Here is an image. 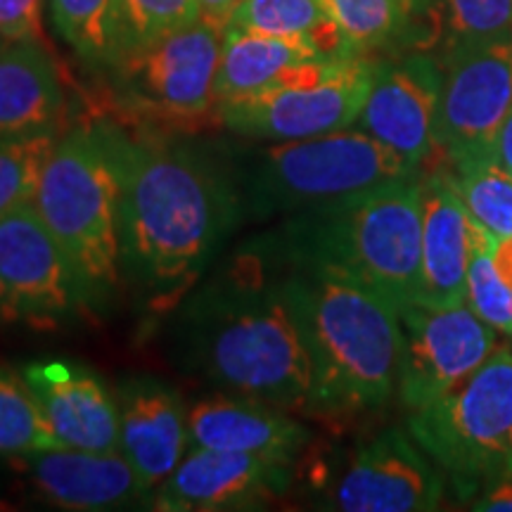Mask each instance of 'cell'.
Masks as SVG:
<instances>
[{"mask_svg": "<svg viewBox=\"0 0 512 512\" xmlns=\"http://www.w3.org/2000/svg\"><path fill=\"white\" fill-rule=\"evenodd\" d=\"M95 126L119 176L121 275L157 309L178 306L240 221L238 183L190 145Z\"/></svg>", "mask_w": 512, "mask_h": 512, "instance_id": "6da1fadb", "label": "cell"}, {"mask_svg": "<svg viewBox=\"0 0 512 512\" xmlns=\"http://www.w3.org/2000/svg\"><path fill=\"white\" fill-rule=\"evenodd\" d=\"M188 366L219 389L311 415V363L280 280L259 254L192 294L181 316Z\"/></svg>", "mask_w": 512, "mask_h": 512, "instance_id": "7a4b0ae2", "label": "cell"}, {"mask_svg": "<svg viewBox=\"0 0 512 512\" xmlns=\"http://www.w3.org/2000/svg\"><path fill=\"white\" fill-rule=\"evenodd\" d=\"M311 363V415L380 411L399 389L401 311L370 287L320 271L280 280Z\"/></svg>", "mask_w": 512, "mask_h": 512, "instance_id": "3957f363", "label": "cell"}, {"mask_svg": "<svg viewBox=\"0 0 512 512\" xmlns=\"http://www.w3.org/2000/svg\"><path fill=\"white\" fill-rule=\"evenodd\" d=\"M290 271H320L380 292L401 309L420 297L422 188L403 178L347 202L290 214L275 235Z\"/></svg>", "mask_w": 512, "mask_h": 512, "instance_id": "277c9868", "label": "cell"}, {"mask_svg": "<svg viewBox=\"0 0 512 512\" xmlns=\"http://www.w3.org/2000/svg\"><path fill=\"white\" fill-rule=\"evenodd\" d=\"M420 174L370 133L349 126L325 136L268 143L249 159L238 188L242 209L266 219L330 207Z\"/></svg>", "mask_w": 512, "mask_h": 512, "instance_id": "5b68a950", "label": "cell"}, {"mask_svg": "<svg viewBox=\"0 0 512 512\" xmlns=\"http://www.w3.org/2000/svg\"><path fill=\"white\" fill-rule=\"evenodd\" d=\"M31 204L88 292L119 283V176L98 126L57 138Z\"/></svg>", "mask_w": 512, "mask_h": 512, "instance_id": "8992f818", "label": "cell"}, {"mask_svg": "<svg viewBox=\"0 0 512 512\" xmlns=\"http://www.w3.org/2000/svg\"><path fill=\"white\" fill-rule=\"evenodd\" d=\"M406 430L458 501L512 475V351L498 347L458 387L408 413Z\"/></svg>", "mask_w": 512, "mask_h": 512, "instance_id": "52a82bcc", "label": "cell"}, {"mask_svg": "<svg viewBox=\"0 0 512 512\" xmlns=\"http://www.w3.org/2000/svg\"><path fill=\"white\" fill-rule=\"evenodd\" d=\"M223 29L200 19L155 41L126 50L112 62L128 105L164 121L216 117V72Z\"/></svg>", "mask_w": 512, "mask_h": 512, "instance_id": "ba28073f", "label": "cell"}, {"mask_svg": "<svg viewBox=\"0 0 512 512\" xmlns=\"http://www.w3.org/2000/svg\"><path fill=\"white\" fill-rule=\"evenodd\" d=\"M375 64L344 57L316 81L280 86L247 98L221 102L216 121L235 136L285 143L342 131L356 124L368 98Z\"/></svg>", "mask_w": 512, "mask_h": 512, "instance_id": "9c48e42d", "label": "cell"}, {"mask_svg": "<svg viewBox=\"0 0 512 512\" xmlns=\"http://www.w3.org/2000/svg\"><path fill=\"white\" fill-rule=\"evenodd\" d=\"M88 287L34 204L0 219V320L48 330L79 309Z\"/></svg>", "mask_w": 512, "mask_h": 512, "instance_id": "30bf717a", "label": "cell"}, {"mask_svg": "<svg viewBox=\"0 0 512 512\" xmlns=\"http://www.w3.org/2000/svg\"><path fill=\"white\" fill-rule=\"evenodd\" d=\"M434 157L448 166L489 155L512 110V36L484 46L444 50Z\"/></svg>", "mask_w": 512, "mask_h": 512, "instance_id": "8fae6325", "label": "cell"}, {"mask_svg": "<svg viewBox=\"0 0 512 512\" xmlns=\"http://www.w3.org/2000/svg\"><path fill=\"white\" fill-rule=\"evenodd\" d=\"M399 399L408 413L458 387L498 349V332L467 304L401 309Z\"/></svg>", "mask_w": 512, "mask_h": 512, "instance_id": "7c38bea8", "label": "cell"}, {"mask_svg": "<svg viewBox=\"0 0 512 512\" xmlns=\"http://www.w3.org/2000/svg\"><path fill=\"white\" fill-rule=\"evenodd\" d=\"M446 479L408 430L389 427L363 441L332 479L323 508L344 512L439 510Z\"/></svg>", "mask_w": 512, "mask_h": 512, "instance_id": "4fadbf2b", "label": "cell"}, {"mask_svg": "<svg viewBox=\"0 0 512 512\" xmlns=\"http://www.w3.org/2000/svg\"><path fill=\"white\" fill-rule=\"evenodd\" d=\"M297 463L256 453L190 448L152 494L164 512L259 510L278 503L294 482Z\"/></svg>", "mask_w": 512, "mask_h": 512, "instance_id": "5bb4252c", "label": "cell"}, {"mask_svg": "<svg viewBox=\"0 0 512 512\" xmlns=\"http://www.w3.org/2000/svg\"><path fill=\"white\" fill-rule=\"evenodd\" d=\"M441 76V62L425 53L377 62L354 126L422 171L434 157Z\"/></svg>", "mask_w": 512, "mask_h": 512, "instance_id": "9a60e30c", "label": "cell"}, {"mask_svg": "<svg viewBox=\"0 0 512 512\" xmlns=\"http://www.w3.org/2000/svg\"><path fill=\"white\" fill-rule=\"evenodd\" d=\"M119 448L145 496L155 494L190 451L188 408L174 387L155 377H133L117 392Z\"/></svg>", "mask_w": 512, "mask_h": 512, "instance_id": "2e32d148", "label": "cell"}, {"mask_svg": "<svg viewBox=\"0 0 512 512\" xmlns=\"http://www.w3.org/2000/svg\"><path fill=\"white\" fill-rule=\"evenodd\" d=\"M57 441L81 451H117L119 403L93 370L72 361L29 363L22 370Z\"/></svg>", "mask_w": 512, "mask_h": 512, "instance_id": "e0dca14e", "label": "cell"}, {"mask_svg": "<svg viewBox=\"0 0 512 512\" xmlns=\"http://www.w3.org/2000/svg\"><path fill=\"white\" fill-rule=\"evenodd\" d=\"M10 460L38 494L64 510H114L145 496L119 451L53 446L17 453Z\"/></svg>", "mask_w": 512, "mask_h": 512, "instance_id": "ac0fdd59", "label": "cell"}, {"mask_svg": "<svg viewBox=\"0 0 512 512\" xmlns=\"http://www.w3.org/2000/svg\"><path fill=\"white\" fill-rule=\"evenodd\" d=\"M190 448L235 451L299 463L311 444L309 427L290 411L247 394L221 392L188 408Z\"/></svg>", "mask_w": 512, "mask_h": 512, "instance_id": "d6986e66", "label": "cell"}, {"mask_svg": "<svg viewBox=\"0 0 512 512\" xmlns=\"http://www.w3.org/2000/svg\"><path fill=\"white\" fill-rule=\"evenodd\" d=\"M422 271L418 304H465L472 219L448 169L420 174Z\"/></svg>", "mask_w": 512, "mask_h": 512, "instance_id": "ffe728a7", "label": "cell"}, {"mask_svg": "<svg viewBox=\"0 0 512 512\" xmlns=\"http://www.w3.org/2000/svg\"><path fill=\"white\" fill-rule=\"evenodd\" d=\"M64 114V81L50 50L0 41V133L60 128Z\"/></svg>", "mask_w": 512, "mask_h": 512, "instance_id": "44dd1931", "label": "cell"}, {"mask_svg": "<svg viewBox=\"0 0 512 512\" xmlns=\"http://www.w3.org/2000/svg\"><path fill=\"white\" fill-rule=\"evenodd\" d=\"M313 60H332V57H325L304 38L226 29L214 83L216 107L228 100L290 86L299 79L304 64Z\"/></svg>", "mask_w": 512, "mask_h": 512, "instance_id": "7402d4cb", "label": "cell"}, {"mask_svg": "<svg viewBox=\"0 0 512 512\" xmlns=\"http://www.w3.org/2000/svg\"><path fill=\"white\" fill-rule=\"evenodd\" d=\"M226 29L304 38L332 60L361 57L351 53L347 41L339 34L328 12L323 10L320 0H240L235 10L230 12Z\"/></svg>", "mask_w": 512, "mask_h": 512, "instance_id": "603a6c76", "label": "cell"}, {"mask_svg": "<svg viewBox=\"0 0 512 512\" xmlns=\"http://www.w3.org/2000/svg\"><path fill=\"white\" fill-rule=\"evenodd\" d=\"M60 38L91 67H112L119 55L117 0H48Z\"/></svg>", "mask_w": 512, "mask_h": 512, "instance_id": "cb8c5ba5", "label": "cell"}, {"mask_svg": "<svg viewBox=\"0 0 512 512\" xmlns=\"http://www.w3.org/2000/svg\"><path fill=\"white\" fill-rule=\"evenodd\" d=\"M451 178L470 219L496 242L512 235V174L489 155L451 164Z\"/></svg>", "mask_w": 512, "mask_h": 512, "instance_id": "d4e9b609", "label": "cell"}, {"mask_svg": "<svg viewBox=\"0 0 512 512\" xmlns=\"http://www.w3.org/2000/svg\"><path fill=\"white\" fill-rule=\"evenodd\" d=\"M60 136V128L0 133V219L34 202L38 181Z\"/></svg>", "mask_w": 512, "mask_h": 512, "instance_id": "484cf974", "label": "cell"}, {"mask_svg": "<svg viewBox=\"0 0 512 512\" xmlns=\"http://www.w3.org/2000/svg\"><path fill=\"white\" fill-rule=\"evenodd\" d=\"M351 53L366 57L401 41L411 27V15L399 0H320Z\"/></svg>", "mask_w": 512, "mask_h": 512, "instance_id": "4316f807", "label": "cell"}, {"mask_svg": "<svg viewBox=\"0 0 512 512\" xmlns=\"http://www.w3.org/2000/svg\"><path fill=\"white\" fill-rule=\"evenodd\" d=\"M496 240L472 221L465 304L501 335L512 337V287L494 264Z\"/></svg>", "mask_w": 512, "mask_h": 512, "instance_id": "83f0119b", "label": "cell"}, {"mask_svg": "<svg viewBox=\"0 0 512 512\" xmlns=\"http://www.w3.org/2000/svg\"><path fill=\"white\" fill-rule=\"evenodd\" d=\"M62 446L43 420L24 375L0 366V456Z\"/></svg>", "mask_w": 512, "mask_h": 512, "instance_id": "f1b7e54d", "label": "cell"}, {"mask_svg": "<svg viewBox=\"0 0 512 512\" xmlns=\"http://www.w3.org/2000/svg\"><path fill=\"white\" fill-rule=\"evenodd\" d=\"M117 17L121 55L200 22L202 12L197 0H117Z\"/></svg>", "mask_w": 512, "mask_h": 512, "instance_id": "f546056e", "label": "cell"}, {"mask_svg": "<svg viewBox=\"0 0 512 512\" xmlns=\"http://www.w3.org/2000/svg\"><path fill=\"white\" fill-rule=\"evenodd\" d=\"M444 31V50L510 38L512 0H444Z\"/></svg>", "mask_w": 512, "mask_h": 512, "instance_id": "4dcf8cb0", "label": "cell"}, {"mask_svg": "<svg viewBox=\"0 0 512 512\" xmlns=\"http://www.w3.org/2000/svg\"><path fill=\"white\" fill-rule=\"evenodd\" d=\"M0 41L38 43L48 48L43 0H0Z\"/></svg>", "mask_w": 512, "mask_h": 512, "instance_id": "1f68e13d", "label": "cell"}, {"mask_svg": "<svg viewBox=\"0 0 512 512\" xmlns=\"http://www.w3.org/2000/svg\"><path fill=\"white\" fill-rule=\"evenodd\" d=\"M470 510L479 512H512V475L498 479L467 503Z\"/></svg>", "mask_w": 512, "mask_h": 512, "instance_id": "d6a6232c", "label": "cell"}, {"mask_svg": "<svg viewBox=\"0 0 512 512\" xmlns=\"http://www.w3.org/2000/svg\"><path fill=\"white\" fill-rule=\"evenodd\" d=\"M489 157L494 159L501 169L512 174V110L508 117H505L501 128H498L494 143L489 147Z\"/></svg>", "mask_w": 512, "mask_h": 512, "instance_id": "836d02e7", "label": "cell"}, {"mask_svg": "<svg viewBox=\"0 0 512 512\" xmlns=\"http://www.w3.org/2000/svg\"><path fill=\"white\" fill-rule=\"evenodd\" d=\"M197 3H200L202 19L216 24V27L226 29L230 12L235 10V5H238L240 0H197Z\"/></svg>", "mask_w": 512, "mask_h": 512, "instance_id": "e575fe53", "label": "cell"}, {"mask_svg": "<svg viewBox=\"0 0 512 512\" xmlns=\"http://www.w3.org/2000/svg\"><path fill=\"white\" fill-rule=\"evenodd\" d=\"M494 264L498 268V273H501V278L512 287V235L496 242Z\"/></svg>", "mask_w": 512, "mask_h": 512, "instance_id": "d590c367", "label": "cell"}, {"mask_svg": "<svg viewBox=\"0 0 512 512\" xmlns=\"http://www.w3.org/2000/svg\"><path fill=\"white\" fill-rule=\"evenodd\" d=\"M399 3H401V8L408 12V15L418 17V15H425V12L430 10L437 0H399Z\"/></svg>", "mask_w": 512, "mask_h": 512, "instance_id": "8d00e7d4", "label": "cell"}]
</instances>
